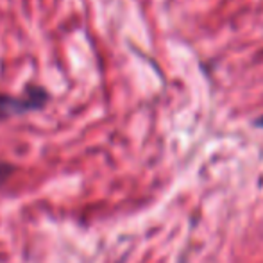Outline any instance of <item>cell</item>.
Instances as JSON below:
<instances>
[{"label": "cell", "mask_w": 263, "mask_h": 263, "mask_svg": "<svg viewBox=\"0 0 263 263\" xmlns=\"http://www.w3.org/2000/svg\"><path fill=\"white\" fill-rule=\"evenodd\" d=\"M49 102V93L43 88L31 86L27 91L18 97L14 95L0 93V120H6L11 117H18V115L31 113V111H38Z\"/></svg>", "instance_id": "6da1fadb"}, {"label": "cell", "mask_w": 263, "mask_h": 263, "mask_svg": "<svg viewBox=\"0 0 263 263\" xmlns=\"http://www.w3.org/2000/svg\"><path fill=\"white\" fill-rule=\"evenodd\" d=\"M14 172V165H11V163H4L0 161V186H2L4 183H6L7 179L11 177V174Z\"/></svg>", "instance_id": "7a4b0ae2"}, {"label": "cell", "mask_w": 263, "mask_h": 263, "mask_svg": "<svg viewBox=\"0 0 263 263\" xmlns=\"http://www.w3.org/2000/svg\"><path fill=\"white\" fill-rule=\"evenodd\" d=\"M254 125H256V127H261L263 129V115H261V117H258L256 120H254Z\"/></svg>", "instance_id": "3957f363"}]
</instances>
